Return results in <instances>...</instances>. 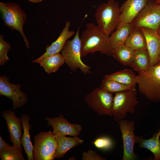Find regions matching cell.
Listing matches in <instances>:
<instances>
[{"mask_svg":"<svg viewBox=\"0 0 160 160\" xmlns=\"http://www.w3.org/2000/svg\"><path fill=\"white\" fill-rule=\"evenodd\" d=\"M100 88L113 94L135 88V87L120 83L105 77L102 80Z\"/></svg>","mask_w":160,"mask_h":160,"instance_id":"484cf974","label":"cell"},{"mask_svg":"<svg viewBox=\"0 0 160 160\" xmlns=\"http://www.w3.org/2000/svg\"><path fill=\"white\" fill-rule=\"evenodd\" d=\"M119 2L108 0L100 4L95 12L94 17L100 30L106 35L110 34L116 28L120 21Z\"/></svg>","mask_w":160,"mask_h":160,"instance_id":"7a4b0ae2","label":"cell"},{"mask_svg":"<svg viewBox=\"0 0 160 160\" xmlns=\"http://www.w3.org/2000/svg\"><path fill=\"white\" fill-rule=\"evenodd\" d=\"M160 129L153 136L148 139H143L141 136L139 141L138 147L149 150L154 156V159L160 160Z\"/></svg>","mask_w":160,"mask_h":160,"instance_id":"603a6c76","label":"cell"},{"mask_svg":"<svg viewBox=\"0 0 160 160\" xmlns=\"http://www.w3.org/2000/svg\"><path fill=\"white\" fill-rule=\"evenodd\" d=\"M131 24L134 28H145L156 31L160 25V5L155 0H148Z\"/></svg>","mask_w":160,"mask_h":160,"instance_id":"9c48e42d","label":"cell"},{"mask_svg":"<svg viewBox=\"0 0 160 160\" xmlns=\"http://www.w3.org/2000/svg\"><path fill=\"white\" fill-rule=\"evenodd\" d=\"M0 11L6 26L12 30H16L19 32L26 47L29 49V42L23 28L27 19L25 12L18 4L14 2H0Z\"/></svg>","mask_w":160,"mask_h":160,"instance_id":"277c9868","label":"cell"},{"mask_svg":"<svg viewBox=\"0 0 160 160\" xmlns=\"http://www.w3.org/2000/svg\"><path fill=\"white\" fill-rule=\"evenodd\" d=\"M55 138L57 143L56 159L63 157L69 150L82 143L84 142L83 140L78 136L67 137L65 136H55Z\"/></svg>","mask_w":160,"mask_h":160,"instance_id":"ac0fdd59","label":"cell"},{"mask_svg":"<svg viewBox=\"0 0 160 160\" xmlns=\"http://www.w3.org/2000/svg\"><path fill=\"white\" fill-rule=\"evenodd\" d=\"M29 1L33 3H39L42 1L43 0H28Z\"/></svg>","mask_w":160,"mask_h":160,"instance_id":"1f68e13d","label":"cell"},{"mask_svg":"<svg viewBox=\"0 0 160 160\" xmlns=\"http://www.w3.org/2000/svg\"><path fill=\"white\" fill-rule=\"evenodd\" d=\"M140 28L146 39L147 50L150 58V65H156L157 64L160 49V37L157 31L145 28Z\"/></svg>","mask_w":160,"mask_h":160,"instance_id":"9a60e30c","label":"cell"},{"mask_svg":"<svg viewBox=\"0 0 160 160\" xmlns=\"http://www.w3.org/2000/svg\"><path fill=\"white\" fill-rule=\"evenodd\" d=\"M86 26L80 38L81 57L97 51L101 54L112 56L113 49L110 36L102 32L93 23H87Z\"/></svg>","mask_w":160,"mask_h":160,"instance_id":"6da1fadb","label":"cell"},{"mask_svg":"<svg viewBox=\"0 0 160 160\" xmlns=\"http://www.w3.org/2000/svg\"><path fill=\"white\" fill-rule=\"evenodd\" d=\"M148 0H127L120 7V21L131 23L145 6Z\"/></svg>","mask_w":160,"mask_h":160,"instance_id":"2e32d148","label":"cell"},{"mask_svg":"<svg viewBox=\"0 0 160 160\" xmlns=\"http://www.w3.org/2000/svg\"><path fill=\"white\" fill-rule=\"evenodd\" d=\"M134 27L131 23L120 21L116 30L111 33L110 36V41L113 49L125 45Z\"/></svg>","mask_w":160,"mask_h":160,"instance_id":"e0dca14e","label":"cell"},{"mask_svg":"<svg viewBox=\"0 0 160 160\" xmlns=\"http://www.w3.org/2000/svg\"><path fill=\"white\" fill-rule=\"evenodd\" d=\"M10 145L9 144L7 143L0 136V151Z\"/></svg>","mask_w":160,"mask_h":160,"instance_id":"4dcf8cb0","label":"cell"},{"mask_svg":"<svg viewBox=\"0 0 160 160\" xmlns=\"http://www.w3.org/2000/svg\"><path fill=\"white\" fill-rule=\"evenodd\" d=\"M20 85L9 82V78L5 75L0 76V95L11 99L13 102L12 109L15 110L21 107L27 102L26 94L21 91Z\"/></svg>","mask_w":160,"mask_h":160,"instance_id":"8fae6325","label":"cell"},{"mask_svg":"<svg viewBox=\"0 0 160 160\" xmlns=\"http://www.w3.org/2000/svg\"><path fill=\"white\" fill-rule=\"evenodd\" d=\"M134 53L130 48L123 45L113 49L112 56L123 65L129 66L133 60Z\"/></svg>","mask_w":160,"mask_h":160,"instance_id":"d4e9b609","label":"cell"},{"mask_svg":"<svg viewBox=\"0 0 160 160\" xmlns=\"http://www.w3.org/2000/svg\"><path fill=\"white\" fill-rule=\"evenodd\" d=\"M79 30V27L73 39L67 41L61 51V54L72 71L75 72L79 69L83 73L87 74L91 73V68L84 63L81 59Z\"/></svg>","mask_w":160,"mask_h":160,"instance_id":"5b68a950","label":"cell"},{"mask_svg":"<svg viewBox=\"0 0 160 160\" xmlns=\"http://www.w3.org/2000/svg\"><path fill=\"white\" fill-rule=\"evenodd\" d=\"M157 32L158 35L160 37V25L159 26L157 30Z\"/></svg>","mask_w":160,"mask_h":160,"instance_id":"836d02e7","label":"cell"},{"mask_svg":"<svg viewBox=\"0 0 160 160\" xmlns=\"http://www.w3.org/2000/svg\"><path fill=\"white\" fill-rule=\"evenodd\" d=\"M65 62L63 56L59 53L47 57L38 63L49 74L57 71Z\"/></svg>","mask_w":160,"mask_h":160,"instance_id":"cb8c5ba5","label":"cell"},{"mask_svg":"<svg viewBox=\"0 0 160 160\" xmlns=\"http://www.w3.org/2000/svg\"><path fill=\"white\" fill-rule=\"evenodd\" d=\"M129 66L138 73L147 71L150 66V58L148 50L135 51L133 60Z\"/></svg>","mask_w":160,"mask_h":160,"instance_id":"7402d4cb","label":"cell"},{"mask_svg":"<svg viewBox=\"0 0 160 160\" xmlns=\"http://www.w3.org/2000/svg\"><path fill=\"white\" fill-rule=\"evenodd\" d=\"M48 125L53 128L52 133L55 136L68 135L78 136L82 130L81 126L77 124H71L62 115L52 118L45 117Z\"/></svg>","mask_w":160,"mask_h":160,"instance_id":"7c38bea8","label":"cell"},{"mask_svg":"<svg viewBox=\"0 0 160 160\" xmlns=\"http://www.w3.org/2000/svg\"><path fill=\"white\" fill-rule=\"evenodd\" d=\"M11 48V44L6 41L4 39V36L0 34V65L5 64L9 60L7 54Z\"/></svg>","mask_w":160,"mask_h":160,"instance_id":"83f0119b","label":"cell"},{"mask_svg":"<svg viewBox=\"0 0 160 160\" xmlns=\"http://www.w3.org/2000/svg\"><path fill=\"white\" fill-rule=\"evenodd\" d=\"M70 25V21H66L65 26L58 38L50 45L47 47L46 51L39 58L33 61L32 62L38 63L44 58L52 55L59 53L62 51L67 41L75 33L74 31L69 30Z\"/></svg>","mask_w":160,"mask_h":160,"instance_id":"5bb4252c","label":"cell"},{"mask_svg":"<svg viewBox=\"0 0 160 160\" xmlns=\"http://www.w3.org/2000/svg\"><path fill=\"white\" fill-rule=\"evenodd\" d=\"M18 146L10 145L0 151V158L1 160H24L22 151Z\"/></svg>","mask_w":160,"mask_h":160,"instance_id":"4316f807","label":"cell"},{"mask_svg":"<svg viewBox=\"0 0 160 160\" xmlns=\"http://www.w3.org/2000/svg\"><path fill=\"white\" fill-rule=\"evenodd\" d=\"M135 88L117 92L113 97L112 116L116 121L123 119L127 113L135 112V107L139 103Z\"/></svg>","mask_w":160,"mask_h":160,"instance_id":"52a82bcc","label":"cell"},{"mask_svg":"<svg viewBox=\"0 0 160 160\" xmlns=\"http://www.w3.org/2000/svg\"><path fill=\"white\" fill-rule=\"evenodd\" d=\"M105 77L120 83L135 87L137 81V75L131 69H124L109 74Z\"/></svg>","mask_w":160,"mask_h":160,"instance_id":"44dd1931","label":"cell"},{"mask_svg":"<svg viewBox=\"0 0 160 160\" xmlns=\"http://www.w3.org/2000/svg\"><path fill=\"white\" fill-rule=\"evenodd\" d=\"M125 45L134 51L147 50L145 36L142 30L139 28H134Z\"/></svg>","mask_w":160,"mask_h":160,"instance_id":"ffe728a7","label":"cell"},{"mask_svg":"<svg viewBox=\"0 0 160 160\" xmlns=\"http://www.w3.org/2000/svg\"><path fill=\"white\" fill-rule=\"evenodd\" d=\"M137 83L139 92L148 99L154 103L160 102V64L139 73Z\"/></svg>","mask_w":160,"mask_h":160,"instance_id":"3957f363","label":"cell"},{"mask_svg":"<svg viewBox=\"0 0 160 160\" xmlns=\"http://www.w3.org/2000/svg\"><path fill=\"white\" fill-rule=\"evenodd\" d=\"M1 114L6 121L10 142L23 149L20 142L23 129L21 118H17L15 113L9 109L3 111Z\"/></svg>","mask_w":160,"mask_h":160,"instance_id":"4fadbf2b","label":"cell"},{"mask_svg":"<svg viewBox=\"0 0 160 160\" xmlns=\"http://www.w3.org/2000/svg\"><path fill=\"white\" fill-rule=\"evenodd\" d=\"M113 99V93L97 87L86 96L85 100L98 115L112 116Z\"/></svg>","mask_w":160,"mask_h":160,"instance_id":"ba28073f","label":"cell"},{"mask_svg":"<svg viewBox=\"0 0 160 160\" xmlns=\"http://www.w3.org/2000/svg\"><path fill=\"white\" fill-rule=\"evenodd\" d=\"M94 145L97 148L104 150L111 149L113 145L111 139L106 136L99 137L96 139L93 142Z\"/></svg>","mask_w":160,"mask_h":160,"instance_id":"f1b7e54d","label":"cell"},{"mask_svg":"<svg viewBox=\"0 0 160 160\" xmlns=\"http://www.w3.org/2000/svg\"><path fill=\"white\" fill-rule=\"evenodd\" d=\"M155 1L156 3L160 5V0H155Z\"/></svg>","mask_w":160,"mask_h":160,"instance_id":"e575fe53","label":"cell"},{"mask_svg":"<svg viewBox=\"0 0 160 160\" xmlns=\"http://www.w3.org/2000/svg\"><path fill=\"white\" fill-rule=\"evenodd\" d=\"M82 160H105L106 159L99 155L95 151L89 149L87 152L82 153Z\"/></svg>","mask_w":160,"mask_h":160,"instance_id":"f546056e","label":"cell"},{"mask_svg":"<svg viewBox=\"0 0 160 160\" xmlns=\"http://www.w3.org/2000/svg\"><path fill=\"white\" fill-rule=\"evenodd\" d=\"M118 122L123 143L122 160H134L137 156L134 151L135 144L138 143L141 136H137L134 133L135 123L133 121L122 119Z\"/></svg>","mask_w":160,"mask_h":160,"instance_id":"30bf717a","label":"cell"},{"mask_svg":"<svg viewBox=\"0 0 160 160\" xmlns=\"http://www.w3.org/2000/svg\"><path fill=\"white\" fill-rule=\"evenodd\" d=\"M21 118L23 133L20 140L21 144L24 148L28 160H33L34 146L30 139V131L31 127L29 124L30 118L27 114H24L22 116Z\"/></svg>","mask_w":160,"mask_h":160,"instance_id":"d6986e66","label":"cell"},{"mask_svg":"<svg viewBox=\"0 0 160 160\" xmlns=\"http://www.w3.org/2000/svg\"><path fill=\"white\" fill-rule=\"evenodd\" d=\"M158 64H160V49L159 50V57L158 60Z\"/></svg>","mask_w":160,"mask_h":160,"instance_id":"d6a6232c","label":"cell"},{"mask_svg":"<svg viewBox=\"0 0 160 160\" xmlns=\"http://www.w3.org/2000/svg\"><path fill=\"white\" fill-rule=\"evenodd\" d=\"M33 152L34 160H53L56 158L57 143L50 131L41 132L34 136Z\"/></svg>","mask_w":160,"mask_h":160,"instance_id":"8992f818","label":"cell"}]
</instances>
